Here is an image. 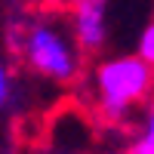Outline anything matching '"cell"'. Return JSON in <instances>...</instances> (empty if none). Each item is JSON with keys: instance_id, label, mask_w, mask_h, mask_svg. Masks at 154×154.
<instances>
[{"instance_id": "277c9868", "label": "cell", "mask_w": 154, "mask_h": 154, "mask_svg": "<svg viewBox=\"0 0 154 154\" xmlns=\"http://www.w3.org/2000/svg\"><path fill=\"white\" fill-rule=\"evenodd\" d=\"M126 148H130V154H154V99L139 114L136 130H133V142Z\"/></svg>"}, {"instance_id": "6da1fadb", "label": "cell", "mask_w": 154, "mask_h": 154, "mask_svg": "<svg viewBox=\"0 0 154 154\" xmlns=\"http://www.w3.org/2000/svg\"><path fill=\"white\" fill-rule=\"evenodd\" d=\"M6 46L16 65L46 86L71 89L86 74V49L62 6L19 9V16L6 25Z\"/></svg>"}, {"instance_id": "8992f818", "label": "cell", "mask_w": 154, "mask_h": 154, "mask_svg": "<svg viewBox=\"0 0 154 154\" xmlns=\"http://www.w3.org/2000/svg\"><path fill=\"white\" fill-rule=\"evenodd\" d=\"M133 49L139 56H142L145 62H151L154 65V19H148L142 28L136 31V40H133Z\"/></svg>"}, {"instance_id": "ba28073f", "label": "cell", "mask_w": 154, "mask_h": 154, "mask_svg": "<svg viewBox=\"0 0 154 154\" xmlns=\"http://www.w3.org/2000/svg\"><path fill=\"white\" fill-rule=\"evenodd\" d=\"M93 154H130V148H105V151H93Z\"/></svg>"}, {"instance_id": "5b68a950", "label": "cell", "mask_w": 154, "mask_h": 154, "mask_svg": "<svg viewBox=\"0 0 154 154\" xmlns=\"http://www.w3.org/2000/svg\"><path fill=\"white\" fill-rule=\"evenodd\" d=\"M22 77H25V71H16L9 62H3V71H0V108L6 114L22 102V86H25Z\"/></svg>"}, {"instance_id": "7a4b0ae2", "label": "cell", "mask_w": 154, "mask_h": 154, "mask_svg": "<svg viewBox=\"0 0 154 154\" xmlns=\"http://www.w3.org/2000/svg\"><path fill=\"white\" fill-rule=\"evenodd\" d=\"M93 117L105 126H130L154 99V65L136 53H102L77 83Z\"/></svg>"}, {"instance_id": "3957f363", "label": "cell", "mask_w": 154, "mask_h": 154, "mask_svg": "<svg viewBox=\"0 0 154 154\" xmlns=\"http://www.w3.org/2000/svg\"><path fill=\"white\" fill-rule=\"evenodd\" d=\"M114 3L117 0H65L71 28L77 34L86 56H102L108 53L111 34H114Z\"/></svg>"}, {"instance_id": "9c48e42d", "label": "cell", "mask_w": 154, "mask_h": 154, "mask_svg": "<svg viewBox=\"0 0 154 154\" xmlns=\"http://www.w3.org/2000/svg\"><path fill=\"white\" fill-rule=\"evenodd\" d=\"M151 19H154V6H151Z\"/></svg>"}, {"instance_id": "52a82bcc", "label": "cell", "mask_w": 154, "mask_h": 154, "mask_svg": "<svg viewBox=\"0 0 154 154\" xmlns=\"http://www.w3.org/2000/svg\"><path fill=\"white\" fill-rule=\"evenodd\" d=\"M19 9H59L65 6V0H12Z\"/></svg>"}]
</instances>
